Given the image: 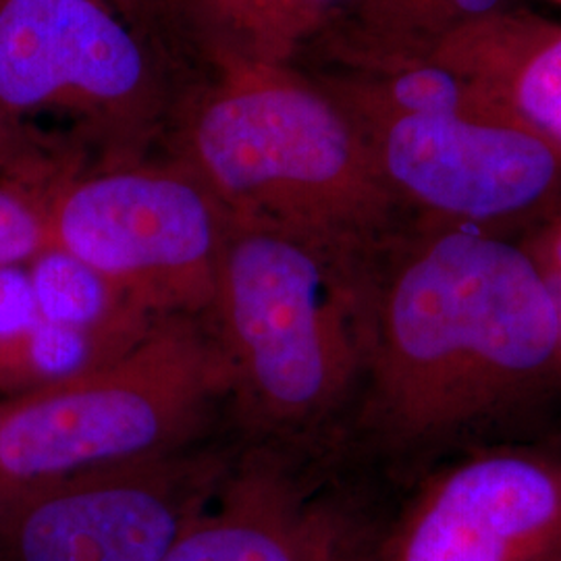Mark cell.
<instances>
[{"label":"cell","mask_w":561,"mask_h":561,"mask_svg":"<svg viewBox=\"0 0 561 561\" xmlns=\"http://www.w3.org/2000/svg\"><path fill=\"white\" fill-rule=\"evenodd\" d=\"M530 259L537 262L547 279L561 280V227H558L556 233L549 238L541 256L530 254Z\"/></svg>","instance_id":"17"},{"label":"cell","mask_w":561,"mask_h":561,"mask_svg":"<svg viewBox=\"0 0 561 561\" xmlns=\"http://www.w3.org/2000/svg\"><path fill=\"white\" fill-rule=\"evenodd\" d=\"M558 561H561V560H558Z\"/></svg>","instance_id":"21"},{"label":"cell","mask_w":561,"mask_h":561,"mask_svg":"<svg viewBox=\"0 0 561 561\" xmlns=\"http://www.w3.org/2000/svg\"><path fill=\"white\" fill-rule=\"evenodd\" d=\"M229 217L271 222L352 254L387 187L340 113L283 67H219L181 104L175 161Z\"/></svg>","instance_id":"3"},{"label":"cell","mask_w":561,"mask_h":561,"mask_svg":"<svg viewBox=\"0 0 561 561\" xmlns=\"http://www.w3.org/2000/svg\"><path fill=\"white\" fill-rule=\"evenodd\" d=\"M50 248L65 252L148 322H210L227 215L178 162H117L53 187Z\"/></svg>","instance_id":"5"},{"label":"cell","mask_w":561,"mask_h":561,"mask_svg":"<svg viewBox=\"0 0 561 561\" xmlns=\"http://www.w3.org/2000/svg\"><path fill=\"white\" fill-rule=\"evenodd\" d=\"M391 96L405 115L419 117H454L460 101L456 81L439 69H416L401 76Z\"/></svg>","instance_id":"15"},{"label":"cell","mask_w":561,"mask_h":561,"mask_svg":"<svg viewBox=\"0 0 561 561\" xmlns=\"http://www.w3.org/2000/svg\"><path fill=\"white\" fill-rule=\"evenodd\" d=\"M233 466L227 451L192 445L0 489V561H162Z\"/></svg>","instance_id":"7"},{"label":"cell","mask_w":561,"mask_h":561,"mask_svg":"<svg viewBox=\"0 0 561 561\" xmlns=\"http://www.w3.org/2000/svg\"><path fill=\"white\" fill-rule=\"evenodd\" d=\"M7 131H11V119L0 111V148L7 141Z\"/></svg>","instance_id":"19"},{"label":"cell","mask_w":561,"mask_h":561,"mask_svg":"<svg viewBox=\"0 0 561 561\" xmlns=\"http://www.w3.org/2000/svg\"><path fill=\"white\" fill-rule=\"evenodd\" d=\"M71 337L42 317L27 266L0 268V393L15 396L62 377L55 352Z\"/></svg>","instance_id":"12"},{"label":"cell","mask_w":561,"mask_h":561,"mask_svg":"<svg viewBox=\"0 0 561 561\" xmlns=\"http://www.w3.org/2000/svg\"><path fill=\"white\" fill-rule=\"evenodd\" d=\"M520 104L528 119L561 141V41L528 67L522 80Z\"/></svg>","instance_id":"14"},{"label":"cell","mask_w":561,"mask_h":561,"mask_svg":"<svg viewBox=\"0 0 561 561\" xmlns=\"http://www.w3.org/2000/svg\"><path fill=\"white\" fill-rule=\"evenodd\" d=\"M329 0H178L175 15L219 67H283Z\"/></svg>","instance_id":"11"},{"label":"cell","mask_w":561,"mask_h":561,"mask_svg":"<svg viewBox=\"0 0 561 561\" xmlns=\"http://www.w3.org/2000/svg\"><path fill=\"white\" fill-rule=\"evenodd\" d=\"M225 398L231 377L210 322L154 321L104 360L0 398V489L192 447Z\"/></svg>","instance_id":"4"},{"label":"cell","mask_w":561,"mask_h":561,"mask_svg":"<svg viewBox=\"0 0 561 561\" xmlns=\"http://www.w3.org/2000/svg\"><path fill=\"white\" fill-rule=\"evenodd\" d=\"M375 273L358 254L227 215L210 327L240 421L259 437L312 442L360 401Z\"/></svg>","instance_id":"2"},{"label":"cell","mask_w":561,"mask_h":561,"mask_svg":"<svg viewBox=\"0 0 561 561\" xmlns=\"http://www.w3.org/2000/svg\"><path fill=\"white\" fill-rule=\"evenodd\" d=\"M352 561H362V556H360V558H356V560H352Z\"/></svg>","instance_id":"20"},{"label":"cell","mask_w":561,"mask_h":561,"mask_svg":"<svg viewBox=\"0 0 561 561\" xmlns=\"http://www.w3.org/2000/svg\"><path fill=\"white\" fill-rule=\"evenodd\" d=\"M148 38L102 0H0V111L67 115L129 162L175 117Z\"/></svg>","instance_id":"6"},{"label":"cell","mask_w":561,"mask_h":561,"mask_svg":"<svg viewBox=\"0 0 561 561\" xmlns=\"http://www.w3.org/2000/svg\"><path fill=\"white\" fill-rule=\"evenodd\" d=\"M456 2L470 13H482V11H489L497 0H456Z\"/></svg>","instance_id":"18"},{"label":"cell","mask_w":561,"mask_h":561,"mask_svg":"<svg viewBox=\"0 0 561 561\" xmlns=\"http://www.w3.org/2000/svg\"><path fill=\"white\" fill-rule=\"evenodd\" d=\"M358 537L345 514L308 495L275 449L236 461L217 500L162 561H352Z\"/></svg>","instance_id":"10"},{"label":"cell","mask_w":561,"mask_h":561,"mask_svg":"<svg viewBox=\"0 0 561 561\" xmlns=\"http://www.w3.org/2000/svg\"><path fill=\"white\" fill-rule=\"evenodd\" d=\"M560 382L558 310L528 252L458 229L375 273L360 421L389 456L482 442Z\"/></svg>","instance_id":"1"},{"label":"cell","mask_w":561,"mask_h":561,"mask_svg":"<svg viewBox=\"0 0 561 561\" xmlns=\"http://www.w3.org/2000/svg\"><path fill=\"white\" fill-rule=\"evenodd\" d=\"M561 560V451L493 443L422 484L373 561Z\"/></svg>","instance_id":"8"},{"label":"cell","mask_w":561,"mask_h":561,"mask_svg":"<svg viewBox=\"0 0 561 561\" xmlns=\"http://www.w3.org/2000/svg\"><path fill=\"white\" fill-rule=\"evenodd\" d=\"M108 4L115 13H119L123 20L141 34L150 36L152 30L167 20L169 15L175 18L178 0H102Z\"/></svg>","instance_id":"16"},{"label":"cell","mask_w":561,"mask_h":561,"mask_svg":"<svg viewBox=\"0 0 561 561\" xmlns=\"http://www.w3.org/2000/svg\"><path fill=\"white\" fill-rule=\"evenodd\" d=\"M375 164L385 187L461 221L520 215L545 201L558 180V159L545 141L456 117L393 121Z\"/></svg>","instance_id":"9"},{"label":"cell","mask_w":561,"mask_h":561,"mask_svg":"<svg viewBox=\"0 0 561 561\" xmlns=\"http://www.w3.org/2000/svg\"><path fill=\"white\" fill-rule=\"evenodd\" d=\"M50 192L38 196L21 185L0 187V268L27 266L50 248Z\"/></svg>","instance_id":"13"}]
</instances>
